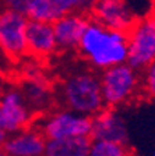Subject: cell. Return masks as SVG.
Listing matches in <instances>:
<instances>
[{
    "label": "cell",
    "instance_id": "cell-2",
    "mask_svg": "<svg viewBox=\"0 0 155 156\" xmlns=\"http://www.w3.org/2000/svg\"><path fill=\"white\" fill-rule=\"evenodd\" d=\"M61 106L85 116H94L105 107L99 74L95 70H76L60 81L56 92Z\"/></svg>",
    "mask_w": 155,
    "mask_h": 156
},
{
    "label": "cell",
    "instance_id": "cell-4",
    "mask_svg": "<svg viewBox=\"0 0 155 156\" xmlns=\"http://www.w3.org/2000/svg\"><path fill=\"white\" fill-rule=\"evenodd\" d=\"M35 124L43 133L46 140L65 136H91L92 119L91 116L61 106L41 114L39 119L35 120Z\"/></svg>",
    "mask_w": 155,
    "mask_h": 156
},
{
    "label": "cell",
    "instance_id": "cell-9",
    "mask_svg": "<svg viewBox=\"0 0 155 156\" xmlns=\"http://www.w3.org/2000/svg\"><path fill=\"white\" fill-rule=\"evenodd\" d=\"M91 119H92V127H91L92 140L113 141L120 144L129 142L127 126L116 107H102Z\"/></svg>",
    "mask_w": 155,
    "mask_h": 156
},
{
    "label": "cell",
    "instance_id": "cell-12",
    "mask_svg": "<svg viewBox=\"0 0 155 156\" xmlns=\"http://www.w3.org/2000/svg\"><path fill=\"white\" fill-rule=\"evenodd\" d=\"M90 16L85 14H61L52 23L59 52H76L84 34Z\"/></svg>",
    "mask_w": 155,
    "mask_h": 156
},
{
    "label": "cell",
    "instance_id": "cell-20",
    "mask_svg": "<svg viewBox=\"0 0 155 156\" xmlns=\"http://www.w3.org/2000/svg\"><path fill=\"white\" fill-rule=\"evenodd\" d=\"M6 135L7 134L4 133L2 128H0V148H2V145H3V142H4V140H6Z\"/></svg>",
    "mask_w": 155,
    "mask_h": 156
},
{
    "label": "cell",
    "instance_id": "cell-7",
    "mask_svg": "<svg viewBox=\"0 0 155 156\" xmlns=\"http://www.w3.org/2000/svg\"><path fill=\"white\" fill-rule=\"evenodd\" d=\"M35 120L36 114L27 105L20 88H7L0 94V128L6 134L23 130Z\"/></svg>",
    "mask_w": 155,
    "mask_h": 156
},
{
    "label": "cell",
    "instance_id": "cell-15",
    "mask_svg": "<svg viewBox=\"0 0 155 156\" xmlns=\"http://www.w3.org/2000/svg\"><path fill=\"white\" fill-rule=\"evenodd\" d=\"M24 16L29 21L53 23L59 17V13L52 3V0H29Z\"/></svg>",
    "mask_w": 155,
    "mask_h": 156
},
{
    "label": "cell",
    "instance_id": "cell-10",
    "mask_svg": "<svg viewBox=\"0 0 155 156\" xmlns=\"http://www.w3.org/2000/svg\"><path fill=\"white\" fill-rule=\"evenodd\" d=\"M46 136L35 123L16 133L7 134L2 149L7 156H43Z\"/></svg>",
    "mask_w": 155,
    "mask_h": 156
},
{
    "label": "cell",
    "instance_id": "cell-18",
    "mask_svg": "<svg viewBox=\"0 0 155 156\" xmlns=\"http://www.w3.org/2000/svg\"><path fill=\"white\" fill-rule=\"evenodd\" d=\"M140 84L141 94L148 99L155 101V60L140 71Z\"/></svg>",
    "mask_w": 155,
    "mask_h": 156
},
{
    "label": "cell",
    "instance_id": "cell-22",
    "mask_svg": "<svg viewBox=\"0 0 155 156\" xmlns=\"http://www.w3.org/2000/svg\"><path fill=\"white\" fill-rule=\"evenodd\" d=\"M152 156H155V152H154V153H152Z\"/></svg>",
    "mask_w": 155,
    "mask_h": 156
},
{
    "label": "cell",
    "instance_id": "cell-13",
    "mask_svg": "<svg viewBox=\"0 0 155 156\" xmlns=\"http://www.w3.org/2000/svg\"><path fill=\"white\" fill-rule=\"evenodd\" d=\"M23 81L24 82L21 84L20 89L23 92L29 109L36 116H41L45 112L50 110L56 99V94L48 77L24 78Z\"/></svg>",
    "mask_w": 155,
    "mask_h": 156
},
{
    "label": "cell",
    "instance_id": "cell-19",
    "mask_svg": "<svg viewBox=\"0 0 155 156\" xmlns=\"http://www.w3.org/2000/svg\"><path fill=\"white\" fill-rule=\"evenodd\" d=\"M28 3L29 0H0V9L11 10V11L24 14Z\"/></svg>",
    "mask_w": 155,
    "mask_h": 156
},
{
    "label": "cell",
    "instance_id": "cell-21",
    "mask_svg": "<svg viewBox=\"0 0 155 156\" xmlns=\"http://www.w3.org/2000/svg\"><path fill=\"white\" fill-rule=\"evenodd\" d=\"M0 156H7V155H6V152H4V151L2 149V148H0Z\"/></svg>",
    "mask_w": 155,
    "mask_h": 156
},
{
    "label": "cell",
    "instance_id": "cell-16",
    "mask_svg": "<svg viewBox=\"0 0 155 156\" xmlns=\"http://www.w3.org/2000/svg\"><path fill=\"white\" fill-rule=\"evenodd\" d=\"M88 156H133V152L127 144L91 138Z\"/></svg>",
    "mask_w": 155,
    "mask_h": 156
},
{
    "label": "cell",
    "instance_id": "cell-3",
    "mask_svg": "<svg viewBox=\"0 0 155 156\" xmlns=\"http://www.w3.org/2000/svg\"><path fill=\"white\" fill-rule=\"evenodd\" d=\"M103 105L116 107L129 105L141 94L140 71L129 63H120L99 71Z\"/></svg>",
    "mask_w": 155,
    "mask_h": 156
},
{
    "label": "cell",
    "instance_id": "cell-14",
    "mask_svg": "<svg viewBox=\"0 0 155 156\" xmlns=\"http://www.w3.org/2000/svg\"><path fill=\"white\" fill-rule=\"evenodd\" d=\"M91 136H65L46 140L43 156H88Z\"/></svg>",
    "mask_w": 155,
    "mask_h": 156
},
{
    "label": "cell",
    "instance_id": "cell-11",
    "mask_svg": "<svg viewBox=\"0 0 155 156\" xmlns=\"http://www.w3.org/2000/svg\"><path fill=\"white\" fill-rule=\"evenodd\" d=\"M27 56L35 60H48L59 53L52 23L29 21L25 31Z\"/></svg>",
    "mask_w": 155,
    "mask_h": 156
},
{
    "label": "cell",
    "instance_id": "cell-1",
    "mask_svg": "<svg viewBox=\"0 0 155 156\" xmlns=\"http://www.w3.org/2000/svg\"><path fill=\"white\" fill-rule=\"evenodd\" d=\"M76 52L92 70L102 71L127 62V34L106 28L90 17Z\"/></svg>",
    "mask_w": 155,
    "mask_h": 156
},
{
    "label": "cell",
    "instance_id": "cell-5",
    "mask_svg": "<svg viewBox=\"0 0 155 156\" xmlns=\"http://www.w3.org/2000/svg\"><path fill=\"white\" fill-rule=\"evenodd\" d=\"M127 63L141 71L155 60V13L137 18L127 31Z\"/></svg>",
    "mask_w": 155,
    "mask_h": 156
},
{
    "label": "cell",
    "instance_id": "cell-17",
    "mask_svg": "<svg viewBox=\"0 0 155 156\" xmlns=\"http://www.w3.org/2000/svg\"><path fill=\"white\" fill-rule=\"evenodd\" d=\"M95 2L97 0H52L53 6L57 10L59 16L70 13L90 16Z\"/></svg>",
    "mask_w": 155,
    "mask_h": 156
},
{
    "label": "cell",
    "instance_id": "cell-6",
    "mask_svg": "<svg viewBox=\"0 0 155 156\" xmlns=\"http://www.w3.org/2000/svg\"><path fill=\"white\" fill-rule=\"evenodd\" d=\"M27 24L24 14L0 9V52L10 60L27 57Z\"/></svg>",
    "mask_w": 155,
    "mask_h": 156
},
{
    "label": "cell",
    "instance_id": "cell-8",
    "mask_svg": "<svg viewBox=\"0 0 155 156\" xmlns=\"http://www.w3.org/2000/svg\"><path fill=\"white\" fill-rule=\"evenodd\" d=\"M90 17L106 28L123 32H127L137 20L126 0H97Z\"/></svg>",
    "mask_w": 155,
    "mask_h": 156
}]
</instances>
